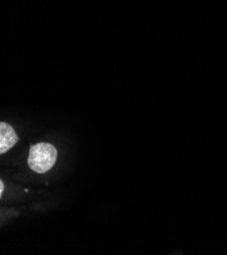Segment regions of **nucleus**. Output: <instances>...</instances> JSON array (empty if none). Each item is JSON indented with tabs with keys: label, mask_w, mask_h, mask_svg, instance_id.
Wrapping results in <instances>:
<instances>
[{
	"label": "nucleus",
	"mask_w": 227,
	"mask_h": 255,
	"mask_svg": "<svg viewBox=\"0 0 227 255\" xmlns=\"http://www.w3.org/2000/svg\"><path fill=\"white\" fill-rule=\"evenodd\" d=\"M57 159V150L50 143L40 142L30 148L29 167L37 173H45L51 169Z\"/></svg>",
	"instance_id": "1"
},
{
	"label": "nucleus",
	"mask_w": 227,
	"mask_h": 255,
	"mask_svg": "<svg viewBox=\"0 0 227 255\" xmlns=\"http://www.w3.org/2000/svg\"><path fill=\"white\" fill-rule=\"evenodd\" d=\"M18 140V137L12 127L5 123H0V152L4 154L10 149Z\"/></svg>",
	"instance_id": "2"
},
{
	"label": "nucleus",
	"mask_w": 227,
	"mask_h": 255,
	"mask_svg": "<svg viewBox=\"0 0 227 255\" xmlns=\"http://www.w3.org/2000/svg\"><path fill=\"white\" fill-rule=\"evenodd\" d=\"M3 190H4V185H3V181L1 180V181H0V193L2 194Z\"/></svg>",
	"instance_id": "3"
}]
</instances>
